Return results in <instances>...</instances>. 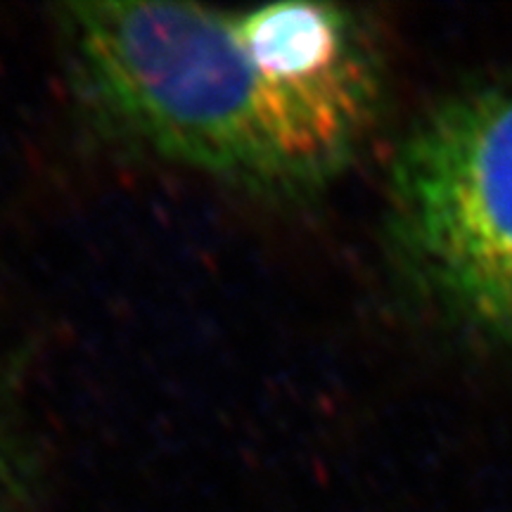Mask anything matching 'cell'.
Listing matches in <instances>:
<instances>
[{
    "label": "cell",
    "instance_id": "obj_1",
    "mask_svg": "<svg viewBox=\"0 0 512 512\" xmlns=\"http://www.w3.org/2000/svg\"><path fill=\"white\" fill-rule=\"evenodd\" d=\"M60 24L81 91L114 133L266 195L337 178L380 105V53L339 5L74 3Z\"/></svg>",
    "mask_w": 512,
    "mask_h": 512
},
{
    "label": "cell",
    "instance_id": "obj_3",
    "mask_svg": "<svg viewBox=\"0 0 512 512\" xmlns=\"http://www.w3.org/2000/svg\"><path fill=\"white\" fill-rule=\"evenodd\" d=\"M15 491V475H12L3 444H0V512H10V505L15 501Z\"/></svg>",
    "mask_w": 512,
    "mask_h": 512
},
{
    "label": "cell",
    "instance_id": "obj_2",
    "mask_svg": "<svg viewBox=\"0 0 512 512\" xmlns=\"http://www.w3.org/2000/svg\"><path fill=\"white\" fill-rule=\"evenodd\" d=\"M392 195L396 245L422 290L458 323L512 342V83L422 119Z\"/></svg>",
    "mask_w": 512,
    "mask_h": 512
}]
</instances>
